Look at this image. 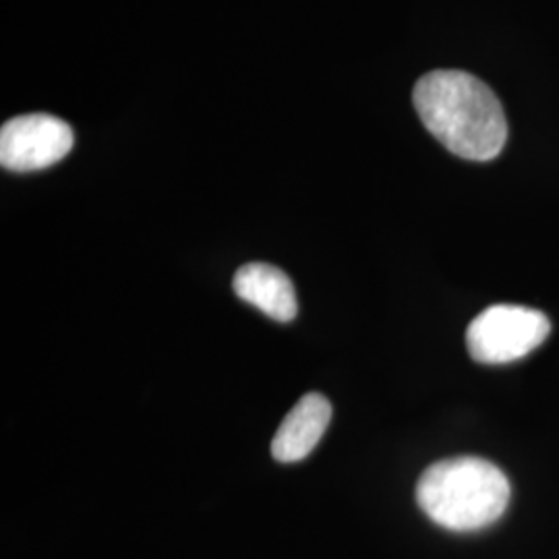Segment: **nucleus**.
<instances>
[{"instance_id": "2", "label": "nucleus", "mask_w": 559, "mask_h": 559, "mask_svg": "<svg viewBox=\"0 0 559 559\" xmlns=\"http://www.w3.org/2000/svg\"><path fill=\"white\" fill-rule=\"evenodd\" d=\"M510 493V480L500 468L473 456L431 464L417 485L420 510L454 533H473L498 522Z\"/></svg>"}, {"instance_id": "5", "label": "nucleus", "mask_w": 559, "mask_h": 559, "mask_svg": "<svg viewBox=\"0 0 559 559\" xmlns=\"http://www.w3.org/2000/svg\"><path fill=\"white\" fill-rule=\"evenodd\" d=\"M332 419V404L321 394H307L284 417L272 441V456L278 462H299L320 443Z\"/></svg>"}, {"instance_id": "1", "label": "nucleus", "mask_w": 559, "mask_h": 559, "mask_svg": "<svg viewBox=\"0 0 559 559\" xmlns=\"http://www.w3.org/2000/svg\"><path fill=\"white\" fill-rule=\"evenodd\" d=\"M413 104L427 131L464 160L489 162L500 156L508 122L498 96L464 71H431L423 75Z\"/></svg>"}, {"instance_id": "3", "label": "nucleus", "mask_w": 559, "mask_h": 559, "mask_svg": "<svg viewBox=\"0 0 559 559\" xmlns=\"http://www.w3.org/2000/svg\"><path fill=\"white\" fill-rule=\"evenodd\" d=\"M551 332L549 320L520 305H493L485 309L466 330L471 357L483 365H503L526 357Z\"/></svg>"}, {"instance_id": "6", "label": "nucleus", "mask_w": 559, "mask_h": 559, "mask_svg": "<svg viewBox=\"0 0 559 559\" xmlns=\"http://www.w3.org/2000/svg\"><path fill=\"white\" fill-rule=\"evenodd\" d=\"M237 297L258 307L272 320L293 321L297 318V295L290 278L270 263H247L233 280Z\"/></svg>"}, {"instance_id": "4", "label": "nucleus", "mask_w": 559, "mask_h": 559, "mask_svg": "<svg viewBox=\"0 0 559 559\" xmlns=\"http://www.w3.org/2000/svg\"><path fill=\"white\" fill-rule=\"evenodd\" d=\"M73 129L52 115L34 112L0 129V164L11 173H34L62 160L73 147Z\"/></svg>"}]
</instances>
